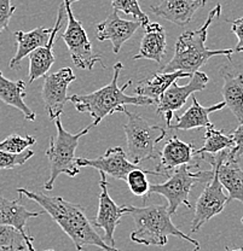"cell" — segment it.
<instances>
[{
  "instance_id": "1",
  "label": "cell",
  "mask_w": 243,
  "mask_h": 251,
  "mask_svg": "<svg viewBox=\"0 0 243 251\" xmlns=\"http://www.w3.org/2000/svg\"><path fill=\"white\" fill-rule=\"evenodd\" d=\"M17 192L38 203L72 239L78 251H82L87 247H96L101 251H119L116 248L109 247L96 232L82 205L68 202L63 197H50L45 193L33 192L27 188H17Z\"/></svg>"
},
{
  "instance_id": "2",
  "label": "cell",
  "mask_w": 243,
  "mask_h": 251,
  "mask_svg": "<svg viewBox=\"0 0 243 251\" xmlns=\"http://www.w3.org/2000/svg\"><path fill=\"white\" fill-rule=\"evenodd\" d=\"M221 5H216L211 10L202 27L196 30H187L179 36L176 43L173 58L161 68V73L183 72L194 74L206 64L212 57L226 56L231 59L234 50H210L206 46L208 28L216 17L220 16Z\"/></svg>"
},
{
  "instance_id": "3",
  "label": "cell",
  "mask_w": 243,
  "mask_h": 251,
  "mask_svg": "<svg viewBox=\"0 0 243 251\" xmlns=\"http://www.w3.org/2000/svg\"><path fill=\"white\" fill-rule=\"evenodd\" d=\"M124 64L117 62L113 68V78L110 82L104 87L99 88L92 93L87 94H72L68 97V100L75 106L79 112H87L92 116L95 127L101 124L102 120L107 116L120 112L125 105H154L153 100L140 96H127L125 91L129 86L132 85V81H129L120 87L117 85L120 73Z\"/></svg>"
},
{
  "instance_id": "4",
  "label": "cell",
  "mask_w": 243,
  "mask_h": 251,
  "mask_svg": "<svg viewBox=\"0 0 243 251\" xmlns=\"http://www.w3.org/2000/svg\"><path fill=\"white\" fill-rule=\"evenodd\" d=\"M125 214L131 215L135 222V229L131 233V240L145 247H164L169 235L178 237L195 247L194 251H200L201 245L190 235L183 233L172 222L167 205L133 206L125 205Z\"/></svg>"
},
{
  "instance_id": "5",
  "label": "cell",
  "mask_w": 243,
  "mask_h": 251,
  "mask_svg": "<svg viewBox=\"0 0 243 251\" xmlns=\"http://www.w3.org/2000/svg\"><path fill=\"white\" fill-rule=\"evenodd\" d=\"M54 122H56L57 135L50 138L49 148L46 150V157L50 163L49 179L44 184V188L46 191H51L54 188V181L61 174H65L70 177H74L79 174L80 167H78L77 164L75 151L81 138L87 134L92 128H95V125L91 124L79 133L72 134L64 129L59 117L54 119Z\"/></svg>"
},
{
  "instance_id": "6",
  "label": "cell",
  "mask_w": 243,
  "mask_h": 251,
  "mask_svg": "<svg viewBox=\"0 0 243 251\" xmlns=\"http://www.w3.org/2000/svg\"><path fill=\"white\" fill-rule=\"evenodd\" d=\"M120 112L127 115L124 126L127 140V157L132 163L140 166L146 159L155 158L156 146L166 138V129L161 126L148 124L139 114H135L122 106Z\"/></svg>"
},
{
  "instance_id": "7",
  "label": "cell",
  "mask_w": 243,
  "mask_h": 251,
  "mask_svg": "<svg viewBox=\"0 0 243 251\" xmlns=\"http://www.w3.org/2000/svg\"><path fill=\"white\" fill-rule=\"evenodd\" d=\"M191 167L190 164L179 167L164 182L150 185V193H156L166 198L168 202L167 210L171 215L177 213L180 205H185L189 209L191 208L189 196L192 188L200 182L207 184L213 176V169L194 173L190 171Z\"/></svg>"
},
{
  "instance_id": "8",
  "label": "cell",
  "mask_w": 243,
  "mask_h": 251,
  "mask_svg": "<svg viewBox=\"0 0 243 251\" xmlns=\"http://www.w3.org/2000/svg\"><path fill=\"white\" fill-rule=\"evenodd\" d=\"M63 5L65 18H67V28L62 35V39L69 50L70 57L75 67L79 69L92 70L96 63H99L102 68H106L104 63L102 62L101 54L96 53L92 50L90 39L81 22L78 21L73 14L70 0H64Z\"/></svg>"
},
{
  "instance_id": "9",
  "label": "cell",
  "mask_w": 243,
  "mask_h": 251,
  "mask_svg": "<svg viewBox=\"0 0 243 251\" xmlns=\"http://www.w3.org/2000/svg\"><path fill=\"white\" fill-rule=\"evenodd\" d=\"M208 81L210 78L207 74L198 70L191 75V80L189 83L179 86L177 82H173L162 93L158 103L155 104L158 106L156 112L164 120L167 127H171L174 114L185 105L188 98L191 97L195 92L205 90Z\"/></svg>"
},
{
  "instance_id": "10",
  "label": "cell",
  "mask_w": 243,
  "mask_h": 251,
  "mask_svg": "<svg viewBox=\"0 0 243 251\" xmlns=\"http://www.w3.org/2000/svg\"><path fill=\"white\" fill-rule=\"evenodd\" d=\"M198 157L208 162L216 169L219 182L229 193V202L239 201L243 204V171L239 164V158L232 155L230 149L216 155L205 153Z\"/></svg>"
},
{
  "instance_id": "11",
  "label": "cell",
  "mask_w": 243,
  "mask_h": 251,
  "mask_svg": "<svg viewBox=\"0 0 243 251\" xmlns=\"http://www.w3.org/2000/svg\"><path fill=\"white\" fill-rule=\"evenodd\" d=\"M212 169L214 172L213 176L207 184H205V190L202 191L198 200L196 201L194 219H192L191 227H190L192 233L200 231L201 227L207 224L214 216L223 213L226 204L229 203L227 196L223 191V186L219 182L216 169L213 167H212Z\"/></svg>"
},
{
  "instance_id": "12",
  "label": "cell",
  "mask_w": 243,
  "mask_h": 251,
  "mask_svg": "<svg viewBox=\"0 0 243 251\" xmlns=\"http://www.w3.org/2000/svg\"><path fill=\"white\" fill-rule=\"evenodd\" d=\"M75 78L70 68H62L58 72L45 75L41 97L50 120H54L62 115L68 100V87Z\"/></svg>"
},
{
  "instance_id": "13",
  "label": "cell",
  "mask_w": 243,
  "mask_h": 251,
  "mask_svg": "<svg viewBox=\"0 0 243 251\" xmlns=\"http://www.w3.org/2000/svg\"><path fill=\"white\" fill-rule=\"evenodd\" d=\"M101 174V181H99V186H101V193H99L98 198V213L95 220H93L92 225L93 227H97L104 231L103 240L109 245V247L115 248V240L114 233L115 228L117 225L120 224V220L125 214V208L126 206H119L116 203L111 200L108 192V182H107V175L104 173L99 172Z\"/></svg>"
},
{
  "instance_id": "14",
  "label": "cell",
  "mask_w": 243,
  "mask_h": 251,
  "mask_svg": "<svg viewBox=\"0 0 243 251\" xmlns=\"http://www.w3.org/2000/svg\"><path fill=\"white\" fill-rule=\"evenodd\" d=\"M78 167H91L97 169L98 172L104 173L106 175L115 177V179L126 180L127 174L133 169L139 168L140 166L132 163L127 157L124 149L116 146V148H109L104 155L97 158H77Z\"/></svg>"
},
{
  "instance_id": "15",
  "label": "cell",
  "mask_w": 243,
  "mask_h": 251,
  "mask_svg": "<svg viewBox=\"0 0 243 251\" xmlns=\"http://www.w3.org/2000/svg\"><path fill=\"white\" fill-rule=\"evenodd\" d=\"M140 27L142 23L138 21L124 20L114 11L97 25L96 36L99 41H110L114 53H119L121 46L129 41Z\"/></svg>"
},
{
  "instance_id": "16",
  "label": "cell",
  "mask_w": 243,
  "mask_h": 251,
  "mask_svg": "<svg viewBox=\"0 0 243 251\" xmlns=\"http://www.w3.org/2000/svg\"><path fill=\"white\" fill-rule=\"evenodd\" d=\"M159 155L160 163L156 167L155 172L160 173L162 176H168V173L174 172L185 164L196 167L191 164L195 157V146L180 140L177 135H173L166 141Z\"/></svg>"
},
{
  "instance_id": "17",
  "label": "cell",
  "mask_w": 243,
  "mask_h": 251,
  "mask_svg": "<svg viewBox=\"0 0 243 251\" xmlns=\"http://www.w3.org/2000/svg\"><path fill=\"white\" fill-rule=\"evenodd\" d=\"M65 16L64 12V5H59L58 15H57L56 23H54V28L51 30V35H50L49 43L45 46L39 47L35 51H33L29 54V73H28V83H33L34 81L38 78L48 75V72L51 69L52 64H54L56 58L54 56V44L56 40V36L58 30L62 27V21H63Z\"/></svg>"
},
{
  "instance_id": "18",
  "label": "cell",
  "mask_w": 243,
  "mask_h": 251,
  "mask_svg": "<svg viewBox=\"0 0 243 251\" xmlns=\"http://www.w3.org/2000/svg\"><path fill=\"white\" fill-rule=\"evenodd\" d=\"M22 195L17 200L10 201L7 198L0 197V225L2 226H10L16 228L21 234L26 238L32 247L34 238L30 237L27 231V222L29 219H34L40 216L41 211H29L22 204Z\"/></svg>"
},
{
  "instance_id": "19",
  "label": "cell",
  "mask_w": 243,
  "mask_h": 251,
  "mask_svg": "<svg viewBox=\"0 0 243 251\" xmlns=\"http://www.w3.org/2000/svg\"><path fill=\"white\" fill-rule=\"evenodd\" d=\"M206 2L207 0H162L161 4L150 6V10L158 17L164 18L179 27H185Z\"/></svg>"
},
{
  "instance_id": "20",
  "label": "cell",
  "mask_w": 243,
  "mask_h": 251,
  "mask_svg": "<svg viewBox=\"0 0 243 251\" xmlns=\"http://www.w3.org/2000/svg\"><path fill=\"white\" fill-rule=\"evenodd\" d=\"M167 39L166 30L160 23H150L144 27L142 41H140L139 51L133 57L135 61L138 59H149L158 64H161L166 56Z\"/></svg>"
},
{
  "instance_id": "21",
  "label": "cell",
  "mask_w": 243,
  "mask_h": 251,
  "mask_svg": "<svg viewBox=\"0 0 243 251\" xmlns=\"http://www.w3.org/2000/svg\"><path fill=\"white\" fill-rule=\"evenodd\" d=\"M52 28L38 27L30 31H15L16 38V53L10 61V68L17 69L20 68L21 62L23 58L29 56L33 51L39 47L45 46L49 43L50 35H51Z\"/></svg>"
},
{
  "instance_id": "22",
  "label": "cell",
  "mask_w": 243,
  "mask_h": 251,
  "mask_svg": "<svg viewBox=\"0 0 243 251\" xmlns=\"http://www.w3.org/2000/svg\"><path fill=\"white\" fill-rule=\"evenodd\" d=\"M191 77V74L183 72H174V73H156L151 75L149 78L140 81L137 83L135 87H133V92L135 96L145 97L153 100L154 104L158 103L162 93L169 87L173 82H176L178 78Z\"/></svg>"
},
{
  "instance_id": "23",
  "label": "cell",
  "mask_w": 243,
  "mask_h": 251,
  "mask_svg": "<svg viewBox=\"0 0 243 251\" xmlns=\"http://www.w3.org/2000/svg\"><path fill=\"white\" fill-rule=\"evenodd\" d=\"M26 82L23 80L11 81L0 72V100L6 105L20 110L27 121H35V114L25 103Z\"/></svg>"
},
{
  "instance_id": "24",
  "label": "cell",
  "mask_w": 243,
  "mask_h": 251,
  "mask_svg": "<svg viewBox=\"0 0 243 251\" xmlns=\"http://www.w3.org/2000/svg\"><path fill=\"white\" fill-rule=\"evenodd\" d=\"M225 108V103L220 101V103L216 104V105L205 106L201 105L197 101L196 97L192 94V104L184 114L180 116H177V124L171 126L169 128H173L177 130H190L196 129V128H207L212 125L210 121V114L214 111H218Z\"/></svg>"
},
{
  "instance_id": "25",
  "label": "cell",
  "mask_w": 243,
  "mask_h": 251,
  "mask_svg": "<svg viewBox=\"0 0 243 251\" xmlns=\"http://www.w3.org/2000/svg\"><path fill=\"white\" fill-rule=\"evenodd\" d=\"M224 85L221 94L224 103L231 110L237 121H243V75H232L230 73H223Z\"/></svg>"
},
{
  "instance_id": "26",
  "label": "cell",
  "mask_w": 243,
  "mask_h": 251,
  "mask_svg": "<svg viewBox=\"0 0 243 251\" xmlns=\"http://www.w3.org/2000/svg\"><path fill=\"white\" fill-rule=\"evenodd\" d=\"M234 148V141L229 135L224 134L223 130H218L214 128L213 124L207 127L205 134V143L202 148L195 150V156H201L208 153V155H216L223 150Z\"/></svg>"
},
{
  "instance_id": "27",
  "label": "cell",
  "mask_w": 243,
  "mask_h": 251,
  "mask_svg": "<svg viewBox=\"0 0 243 251\" xmlns=\"http://www.w3.org/2000/svg\"><path fill=\"white\" fill-rule=\"evenodd\" d=\"M35 251L16 228L0 225V251Z\"/></svg>"
},
{
  "instance_id": "28",
  "label": "cell",
  "mask_w": 243,
  "mask_h": 251,
  "mask_svg": "<svg viewBox=\"0 0 243 251\" xmlns=\"http://www.w3.org/2000/svg\"><path fill=\"white\" fill-rule=\"evenodd\" d=\"M146 174H153V175H159L162 176L160 173L158 172H151V171H144L139 167L137 169H133L132 172H130L126 176L127 185H129L131 192L135 196L138 197H142L143 200H145L149 195H150V182H149Z\"/></svg>"
},
{
  "instance_id": "29",
  "label": "cell",
  "mask_w": 243,
  "mask_h": 251,
  "mask_svg": "<svg viewBox=\"0 0 243 251\" xmlns=\"http://www.w3.org/2000/svg\"><path fill=\"white\" fill-rule=\"evenodd\" d=\"M78 0H70V2H75ZM111 6H113L114 11L116 12H124L125 15H131L135 21L142 23V27L144 28L149 23V17L146 14L142 11L138 0H110Z\"/></svg>"
},
{
  "instance_id": "30",
  "label": "cell",
  "mask_w": 243,
  "mask_h": 251,
  "mask_svg": "<svg viewBox=\"0 0 243 251\" xmlns=\"http://www.w3.org/2000/svg\"><path fill=\"white\" fill-rule=\"evenodd\" d=\"M35 143L36 139L32 135L21 137L18 134H11L6 139L0 141V151L9 153H22Z\"/></svg>"
},
{
  "instance_id": "31",
  "label": "cell",
  "mask_w": 243,
  "mask_h": 251,
  "mask_svg": "<svg viewBox=\"0 0 243 251\" xmlns=\"http://www.w3.org/2000/svg\"><path fill=\"white\" fill-rule=\"evenodd\" d=\"M34 156V151L26 150L22 153H9L0 151V171L1 169H12L17 166H22Z\"/></svg>"
},
{
  "instance_id": "32",
  "label": "cell",
  "mask_w": 243,
  "mask_h": 251,
  "mask_svg": "<svg viewBox=\"0 0 243 251\" xmlns=\"http://www.w3.org/2000/svg\"><path fill=\"white\" fill-rule=\"evenodd\" d=\"M16 6L11 5V0H0V34L9 28V22Z\"/></svg>"
},
{
  "instance_id": "33",
  "label": "cell",
  "mask_w": 243,
  "mask_h": 251,
  "mask_svg": "<svg viewBox=\"0 0 243 251\" xmlns=\"http://www.w3.org/2000/svg\"><path fill=\"white\" fill-rule=\"evenodd\" d=\"M229 137L234 141V148L230 149V151L236 158H240L243 155V121L240 122L239 127Z\"/></svg>"
},
{
  "instance_id": "34",
  "label": "cell",
  "mask_w": 243,
  "mask_h": 251,
  "mask_svg": "<svg viewBox=\"0 0 243 251\" xmlns=\"http://www.w3.org/2000/svg\"><path fill=\"white\" fill-rule=\"evenodd\" d=\"M227 22L231 23L232 33L239 39V43H237L236 47H235L234 52H243V17L237 18V20L234 21L227 20Z\"/></svg>"
},
{
  "instance_id": "35",
  "label": "cell",
  "mask_w": 243,
  "mask_h": 251,
  "mask_svg": "<svg viewBox=\"0 0 243 251\" xmlns=\"http://www.w3.org/2000/svg\"><path fill=\"white\" fill-rule=\"evenodd\" d=\"M225 251H243V247L242 248H237V249H230V248H225Z\"/></svg>"
},
{
  "instance_id": "36",
  "label": "cell",
  "mask_w": 243,
  "mask_h": 251,
  "mask_svg": "<svg viewBox=\"0 0 243 251\" xmlns=\"http://www.w3.org/2000/svg\"><path fill=\"white\" fill-rule=\"evenodd\" d=\"M44 251H54V250H44Z\"/></svg>"
},
{
  "instance_id": "37",
  "label": "cell",
  "mask_w": 243,
  "mask_h": 251,
  "mask_svg": "<svg viewBox=\"0 0 243 251\" xmlns=\"http://www.w3.org/2000/svg\"><path fill=\"white\" fill-rule=\"evenodd\" d=\"M241 222H242V224H243V218H242V219H241Z\"/></svg>"
}]
</instances>
